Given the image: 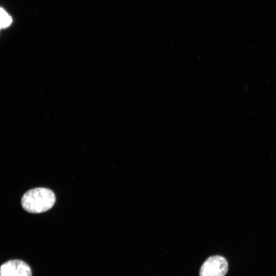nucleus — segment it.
<instances>
[{
  "label": "nucleus",
  "instance_id": "f257e3e1",
  "mask_svg": "<svg viewBox=\"0 0 276 276\" xmlns=\"http://www.w3.org/2000/svg\"><path fill=\"white\" fill-rule=\"evenodd\" d=\"M55 201V195L51 190L40 187L26 192L21 198V204L28 212L37 214L49 210Z\"/></svg>",
  "mask_w": 276,
  "mask_h": 276
},
{
  "label": "nucleus",
  "instance_id": "f03ea898",
  "mask_svg": "<svg viewBox=\"0 0 276 276\" xmlns=\"http://www.w3.org/2000/svg\"><path fill=\"white\" fill-rule=\"evenodd\" d=\"M228 270L226 260L220 256L209 258L202 265L200 276H224Z\"/></svg>",
  "mask_w": 276,
  "mask_h": 276
},
{
  "label": "nucleus",
  "instance_id": "7ed1b4c3",
  "mask_svg": "<svg viewBox=\"0 0 276 276\" xmlns=\"http://www.w3.org/2000/svg\"><path fill=\"white\" fill-rule=\"evenodd\" d=\"M0 276H32V271L24 261L11 260L1 266Z\"/></svg>",
  "mask_w": 276,
  "mask_h": 276
},
{
  "label": "nucleus",
  "instance_id": "20e7f679",
  "mask_svg": "<svg viewBox=\"0 0 276 276\" xmlns=\"http://www.w3.org/2000/svg\"><path fill=\"white\" fill-rule=\"evenodd\" d=\"M12 22L11 16L0 7V29L9 27Z\"/></svg>",
  "mask_w": 276,
  "mask_h": 276
},
{
  "label": "nucleus",
  "instance_id": "39448f33",
  "mask_svg": "<svg viewBox=\"0 0 276 276\" xmlns=\"http://www.w3.org/2000/svg\"><path fill=\"white\" fill-rule=\"evenodd\" d=\"M1 30V29H0Z\"/></svg>",
  "mask_w": 276,
  "mask_h": 276
}]
</instances>
